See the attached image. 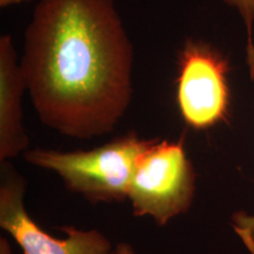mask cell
<instances>
[{
	"label": "cell",
	"instance_id": "8",
	"mask_svg": "<svg viewBox=\"0 0 254 254\" xmlns=\"http://www.w3.org/2000/svg\"><path fill=\"white\" fill-rule=\"evenodd\" d=\"M225 4L236 8L243 19L247 31V44L252 43V31L254 26V0H222Z\"/></svg>",
	"mask_w": 254,
	"mask_h": 254
},
{
	"label": "cell",
	"instance_id": "9",
	"mask_svg": "<svg viewBox=\"0 0 254 254\" xmlns=\"http://www.w3.org/2000/svg\"><path fill=\"white\" fill-rule=\"evenodd\" d=\"M246 64H247V67H249L250 77L252 80H254V41L247 44Z\"/></svg>",
	"mask_w": 254,
	"mask_h": 254
},
{
	"label": "cell",
	"instance_id": "12",
	"mask_svg": "<svg viewBox=\"0 0 254 254\" xmlns=\"http://www.w3.org/2000/svg\"><path fill=\"white\" fill-rule=\"evenodd\" d=\"M28 1H31V0H0V7L5 8L11 5H17V4H21V2H28Z\"/></svg>",
	"mask_w": 254,
	"mask_h": 254
},
{
	"label": "cell",
	"instance_id": "5",
	"mask_svg": "<svg viewBox=\"0 0 254 254\" xmlns=\"http://www.w3.org/2000/svg\"><path fill=\"white\" fill-rule=\"evenodd\" d=\"M26 180L8 160L0 161V227L11 234L24 254H109L111 240L98 230L62 226L66 238L46 233L25 207Z\"/></svg>",
	"mask_w": 254,
	"mask_h": 254
},
{
	"label": "cell",
	"instance_id": "1",
	"mask_svg": "<svg viewBox=\"0 0 254 254\" xmlns=\"http://www.w3.org/2000/svg\"><path fill=\"white\" fill-rule=\"evenodd\" d=\"M133 59L114 0H39L20 67L41 124L86 140L112 132L128 110Z\"/></svg>",
	"mask_w": 254,
	"mask_h": 254
},
{
	"label": "cell",
	"instance_id": "7",
	"mask_svg": "<svg viewBox=\"0 0 254 254\" xmlns=\"http://www.w3.org/2000/svg\"><path fill=\"white\" fill-rule=\"evenodd\" d=\"M231 225L250 254H254V213L249 214L245 211L236 212L231 217Z\"/></svg>",
	"mask_w": 254,
	"mask_h": 254
},
{
	"label": "cell",
	"instance_id": "4",
	"mask_svg": "<svg viewBox=\"0 0 254 254\" xmlns=\"http://www.w3.org/2000/svg\"><path fill=\"white\" fill-rule=\"evenodd\" d=\"M230 65L211 45L189 40L180 57L177 104L187 125L204 131L230 116Z\"/></svg>",
	"mask_w": 254,
	"mask_h": 254
},
{
	"label": "cell",
	"instance_id": "11",
	"mask_svg": "<svg viewBox=\"0 0 254 254\" xmlns=\"http://www.w3.org/2000/svg\"><path fill=\"white\" fill-rule=\"evenodd\" d=\"M0 254H12V249L7 239L4 237L0 238Z\"/></svg>",
	"mask_w": 254,
	"mask_h": 254
},
{
	"label": "cell",
	"instance_id": "10",
	"mask_svg": "<svg viewBox=\"0 0 254 254\" xmlns=\"http://www.w3.org/2000/svg\"><path fill=\"white\" fill-rule=\"evenodd\" d=\"M109 254H136V252L129 244L120 243L114 246Z\"/></svg>",
	"mask_w": 254,
	"mask_h": 254
},
{
	"label": "cell",
	"instance_id": "6",
	"mask_svg": "<svg viewBox=\"0 0 254 254\" xmlns=\"http://www.w3.org/2000/svg\"><path fill=\"white\" fill-rule=\"evenodd\" d=\"M26 90L17 50L9 34L0 37V161L28 150L21 98Z\"/></svg>",
	"mask_w": 254,
	"mask_h": 254
},
{
	"label": "cell",
	"instance_id": "3",
	"mask_svg": "<svg viewBox=\"0 0 254 254\" xmlns=\"http://www.w3.org/2000/svg\"><path fill=\"white\" fill-rule=\"evenodd\" d=\"M196 176L184 136L176 141L155 138L136 164L128 190L133 214L150 217L159 227L186 213L195 196Z\"/></svg>",
	"mask_w": 254,
	"mask_h": 254
},
{
	"label": "cell",
	"instance_id": "2",
	"mask_svg": "<svg viewBox=\"0 0 254 254\" xmlns=\"http://www.w3.org/2000/svg\"><path fill=\"white\" fill-rule=\"evenodd\" d=\"M128 133L87 151H57L33 148L23 153L28 164L58 174L66 189L92 204L123 202L138 160L153 144Z\"/></svg>",
	"mask_w": 254,
	"mask_h": 254
}]
</instances>
